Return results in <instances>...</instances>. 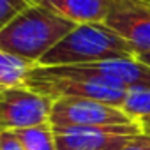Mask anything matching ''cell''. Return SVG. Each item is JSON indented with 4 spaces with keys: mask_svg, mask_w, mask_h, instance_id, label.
I'll return each mask as SVG.
<instances>
[{
    "mask_svg": "<svg viewBox=\"0 0 150 150\" xmlns=\"http://www.w3.org/2000/svg\"><path fill=\"white\" fill-rule=\"evenodd\" d=\"M74 28L76 23L35 2L0 32V50L37 65V62Z\"/></svg>",
    "mask_w": 150,
    "mask_h": 150,
    "instance_id": "cell-1",
    "label": "cell"
},
{
    "mask_svg": "<svg viewBox=\"0 0 150 150\" xmlns=\"http://www.w3.org/2000/svg\"><path fill=\"white\" fill-rule=\"evenodd\" d=\"M0 150H25L13 129H4L0 132Z\"/></svg>",
    "mask_w": 150,
    "mask_h": 150,
    "instance_id": "cell-13",
    "label": "cell"
},
{
    "mask_svg": "<svg viewBox=\"0 0 150 150\" xmlns=\"http://www.w3.org/2000/svg\"><path fill=\"white\" fill-rule=\"evenodd\" d=\"M122 57H136L129 42H125L106 23H85L76 25V28L55 44L37 62V65H83Z\"/></svg>",
    "mask_w": 150,
    "mask_h": 150,
    "instance_id": "cell-2",
    "label": "cell"
},
{
    "mask_svg": "<svg viewBox=\"0 0 150 150\" xmlns=\"http://www.w3.org/2000/svg\"><path fill=\"white\" fill-rule=\"evenodd\" d=\"M55 99L27 87L0 88V117L6 129H25L50 122Z\"/></svg>",
    "mask_w": 150,
    "mask_h": 150,
    "instance_id": "cell-5",
    "label": "cell"
},
{
    "mask_svg": "<svg viewBox=\"0 0 150 150\" xmlns=\"http://www.w3.org/2000/svg\"><path fill=\"white\" fill-rule=\"evenodd\" d=\"M35 64L0 50V88L21 87Z\"/></svg>",
    "mask_w": 150,
    "mask_h": 150,
    "instance_id": "cell-9",
    "label": "cell"
},
{
    "mask_svg": "<svg viewBox=\"0 0 150 150\" xmlns=\"http://www.w3.org/2000/svg\"><path fill=\"white\" fill-rule=\"evenodd\" d=\"M134 122L150 117V88H129L120 106Z\"/></svg>",
    "mask_w": 150,
    "mask_h": 150,
    "instance_id": "cell-11",
    "label": "cell"
},
{
    "mask_svg": "<svg viewBox=\"0 0 150 150\" xmlns=\"http://www.w3.org/2000/svg\"><path fill=\"white\" fill-rule=\"evenodd\" d=\"M50 124L53 127L80 125V127H113L134 125V122L120 106L94 99L60 97L53 103Z\"/></svg>",
    "mask_w": 150,
    "mask_h": 150,
    "instance_id": "cell-4",
    "label": "cell"
},
{
    "mask_svg": "<svg viewBox=\"0 0 150 150\" xmlns=\"http://www.w3.org/2000/svg\"><path fill=\"white\" fill-rule=\"evenodd\" d=\"M57 150H122L141 132L139 124L113 127H53Z\"/></svg>",
    "mask_w": 150,
    "mask_h": 150,
    "instance_id": "cell-6",
    "label": "cell"
},
{
    "mask_svg": "<svg viewBox=\"0 0 150 150\" xmlns=\"http://www.w3.org/2000/svg\"><path fill=\"white\" fill-rule=\"evenodd\" d=\"M6 127H4V122H2V117H0V132H2Z\"/></svg>",
    "mask_w": 150,
    "mask_h": 150,
    "instance_id": "cell-17",
    "label": "cell"
},
{
    "mask_svg": "<svg viewBox=\"0 0 150 150\" xmlns=\"http://www.w3.org/2000/svg\"><path fill=\"white\" fill-rule=\"evenodd\" d=\"M76 25L104 23L113 0H37Z\"/></svg>",
    "mask_w": 150,
    "mask_h": 150,
    "instance_id": "cell-8",
    "label": "cell"
},
{
    "mask_svg": "<svg viewBox=\"0 0 150 150\" xmlns=\"http://www.w3.org/2000/svg\"><path fill=\"white\" fill-rule=\"evenodd\" d=\"M122 150H150V134L139 132V134L132 136Z\"/></svg>",
    "mask_w": 150,
    "mask_h": 150,
    "instance_id": "cell-14",
    "label": "cell"
},
{
    "mask_svg": "<svg viewBox=\"0 0 150 150\" xmlns=\"http://www.w3.org/2000/svg\"><path fill=\"white\" fill-rule=\"evenodd\" d=\"M136 57H138V58H139L143 64H146V65L150 67V51H148V53H141V55H136Z\"/></svg>",
    "mask_w": 150,
    "mask_h": 150,
    "instance_id": "cell-16",
    "label": "cell"
},
{
    "mask_svg": "<svg viewBox=\"0 0 150 150\" xmlns=\"http://www.w3.org/2000/svg\"><path fill=\"white\" fill-rule=\"evenodd\" d=\"M104 23L129 42L136 55L150 51V0H113Z\"/></svg>",
    "mask_w": 150,
    "mask_h": 150,
    "instance_id": "cell-7",
    "label": "cell"
},
{
    "mask_svg": "<svg viewBox=\"0 0 150 150\" xmlns=\"http://www.w3.org/2000/svg\"><path fill=\"white\" fill-rule=\"evenodd\" d=\"M23 87L30 88L32 92L48 96L55 101L60 97H80V99L103 101L115 106H122L127 96L125 87L97 76H88L72 65H60V67L34 65L27 74Z\"/></svg>",
    "mask_w": 150,
    "mask_h": 150,
    "instance_id": "cell-3",
    "label": "cell"
},
{
    "mask_svg": "<svg viewBox=\"0 0 150 150\" xmlns=\"http://www.w3.org/2000/svg\"><path fill=\"white\" fill-rule=\"evenodd\" d=\"M139 127H141V132H145V134H150V117L143 118V120L139 122Z\"/></svg>",
    "mask_w": 150,
    "mask_h": 150,
    "instance_id": "cell-15",
    "label": "cell"
},
{
    "mask_svg": "<svg viewBox=\"0 0 150 150\" xmlns=\"http://www.w3.org/2000/svg\"><path fill=\"white\" fill-rule=\"evenodd\" d=\"M37 0H0V32Z\"/></svg>",
    "mask_w": 150,
    "mask_h": 150,
    "instance_id": "cell-12",
    "label": "cell"
},
{
    "mask_svg": "<svg viewBox=\"0 0 150 150\" xmlns=\"http://www.w3.org/2000/svg\"><path fill=\"white\" fill-rule=\"evenodd\" d=\"M14 134L25 150H57L55 132H53V125L50 122L34 125V127L16 129Z\"/></svg>",
    "mask_w": 150,
    "mask_h": 150,
    "instance_id": "cell-10",
    "label": "cell"
}]
</instances>
